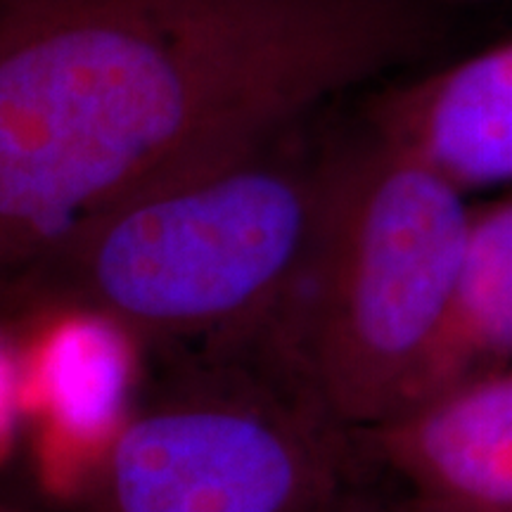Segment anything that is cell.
<instances>
[{"label":"cell","instance_id":"7","mask_svg":"<svg viewBox=\"0 0 512 512\" xmlns=\"http://www.w3.org/2000/svg\"><path fill=\"white\" fill-rule=\"evenodd\" d=\"M508 366H512V185L472 200L451 292L406 406L451 384Z\"/></svg>","mask_w":512,"mask_h":512},{"label":"cell","instance_id":"3","mask_svg":"<svg viewBox=\"0 0 512 512\" xmlns=\"http://www.w3.org/2000/svg\"><path fill=\"white\" fill-rule=\"evenodd\" d=\"M475 197L363 121L328 138L320 230L268 354L354 432L411 401Z\"/></svg>","mask_w":512,"mask_h":512},{"label":"cell","instance_id":"1","mask_svg":"<svg viewBox=\"0 0 512 512\" xmlns=\"http://www.w3.org/2000/svg\"><path fill=\"white\" fill-rule=\"evenodd\" d=\"M432 0H0V313L64 230L434 57Z\"/></svg>","mask_w":512,"mask_h":512},{"label":"cell","instance_id":"8","mask_svg":"<svg viewBox=\"0 0 512 512\" xmlns=\"http://www.w3.org/2000/svg\"><path fill=\"white\" fill-rule=\"evenodd\" d=\"M43 354V389L50 411L76 434H110L126 415L131 337L86 313H64Z\"/></svg>","mask_w":512,"mask_h":512},{"label":"cell","instance_id":"10","mask_svg":"<svg viewBox=\"0 0 512 512\" xmlns=\"http://www.w3.org/2000/svg\"><path fill=\"white\" fill-rule=\"evenodd\" d=\"M373 512H434V510L422 508V505L411 501L408 496L399 494V496H394L392 501H387L384 505H380V508H375Z\"/></svg>","mask_w":512,"mask_h":512},{"label":"cell","instance_id":"11","mask_svg":"<svg viewBox=\"0 0 512 512\" xmlns=\"http://www.w3.org/2000/svg\"><path fill=\"white\" fill-rule=\"evenodd\" d=\"M0 512H22V510H15V508H5V505H0Z\"/></svg>","mask_w":512,"mask_h":512},{"label":"cell","instance_id":"4","mask_svg":"<svg viewBox=\"0 0 512 512\" xmlns=\"http://www.w3.org/2000/svg\"><path fill=\"white\" fill-rule=\"evenodd\" d=\"M259 342L174 354L117 425L86 512H373L401 491Z\"/></svg>","mask_w":512,"mask_h":512},{"label":"cell","instance_id":"6","mask_svg":"<svg viewBox=\"0 0 512 512\" xmlns=\"http://www.w3.org/2000/svg\"><path fill=\"white\" fill-rule=\"evenodd\" d=\"M366 121L470 197L512 185V38L389 83Z\"/></svg>","mask_w":512,"mask_h":512},{"label":"cell","instance_id":"9","mask_svg":"<svg viewBox=\"0 0 512 512\" xmlns=\"http://www.w3.org/2000/svg\"><path fill=\"white\" fill-rule=\"evenodd\" d=\"M15 368L10 356L0 347V432L10 425L12 408H15Z\"/></svg>","mask_w":512,"mask_h":512},{"label":"cell","instance_id":"2","mask_svg":"<svg viewBox=\"0 0 512 512\" xmlns=\"http://www.w3.org/2000/svg\"><path fill=\"white\" fill-rule=\"evenodd\" d=\"M311 133L313 124L64 230L3 316H98L162 356L266 339L323 219L328 138Z\"/></svg>","mask_w":512,"mask_h":512},{"label":"cell","instance_id":"5","mask_svg":"<svg viewBox=\"0 0 512 512\" xmlns=\"http://www.w3.org/2000/svg\"><path fill=\"white\" fill-rule=\"evenodd\" d=\"M384 475L434 512H512V366L358 432Z\"/></svg>","mask_w":512,"mask_h":512}]
</instances>
